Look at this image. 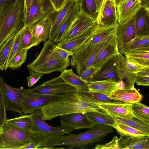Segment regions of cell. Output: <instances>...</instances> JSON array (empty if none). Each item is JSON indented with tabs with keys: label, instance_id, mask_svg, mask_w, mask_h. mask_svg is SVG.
<instances>
[{
	"label": "cell",
	"instance_id": "83f0119b",
	"mask_svg": "<svg viewBox=\"0 0 149 149\" xmlns=\"http://www.w3.org/2000/svg\"><path fill=\"white\" fill-rule=\"evenodd\" d=\"M139 49H149V35L135 37L123 48L118 50L121 54L130 51Z\"/></svg>",
	"mask_w": 149,
	"mask_h": 149
},
{
	"label": "cell",
	"instance_id": "d6986e66",
	"mask_svg": "<svg viewBox=\"0 0 149 149\" xmlns=\"http://www.w3.org/2000/svg\"><path fill=\"white\" fill-rule=\"evenodd\" d=\"M61 125L70 127L75 130L89 129L93 127L84 113L76 112L62 115L60 116Z\"/></svg>",
	"mask_w": 149,
	"mask_h": 149
},
{
	"label": "cell",
	"instance_id": "9a60e30c",
	"mask_svg": "<svg viewBox=\"0 0 149 149\" xmlns=\"http://www.w3.org/2000/svg\"><path fill=\"white\" fill-rule=\"evenodd\" d=\"M118 19L115 2L109 0L104 1L96 19L97 24L104 26L114 25L118 23Z\"/></svg>",
	"mask_w": 149,
	"mask_h": 149
},
{
	"label": "cell",
	"instance_id": "4fadbf2b",
	"mask_svg": "<svg viewBox=\"0 0 149 149\" xmlns=\"http://www.w3.org/2000/svg\"><path fill=\"white\" fill-rule=\"evenodd\" d=\"M108 79L118 83L120 81L117 54L114 55L104 63L90 81Z\"/></svg>",
	"mask_w": 149,
	"mask_h": 149
},
{
	"label": "cell",
	"instance_id": "91938a15",
	"mask_svg": "<svg viewBox=\"0 0 149 149\" xmlns=\"http://www.w3.org/2000/svg\"><path fill=\"white\" fill-rule=\"evenodd\" d=\"M105 0H104V1H105ZM110 0V1H113L115 2V0Z\"/></svg>",
	"mask_w": 149,
	"mask_h": 149
},
{
	"label": "cell",
	"instance_id": "8d00e7d4",
	"mask_svg": "<svg viewBox=\"0 0 149 149\" xmlns=\"http://www.w3.org/2000/svg\"><path fill=\"white\" fill-rule=\"evenodd\" d=\"M112 127L121 136L123 137H134L149 136L138 130L116 122Z\"/></svg>",
	"mask_w": 149,
	"mask_h": 149
},
{
	"label": "cell",
	"instance_id": "7a4b0ae2",
	"mask_svg": "<svg viewBox=\"0 0 149 149\" xmlns=\"http://www.w3.org/2000/svg\"><path fill=\"white\" fill-rule=\"evenodd\" d=\"M23 0H15L0 8V50L24 26Z\"/></svg>",
	"mask_w": 149,
	"mask_h": 149
},
{
	"label": "cell",
	"instance_id": "74e56055",
	"mask_svg": "<svg viewBox=\"0 0 149 149\" xmlns=\"http://www.w3.org/2000/svg\"><path fill=\"white\" fill-rule=\"evenodd\" d=\"M131 109L134 116L141 120L149 123V108L137 102L131 103Z\"/></svg>",
	"mask_w": 149,
	"mask_h": 149
},
{
	"label": "cell",
	"instance_id": "94428289",
	"mask_svg": "<svg viewBox=\"0 0 149 149\" xmlns=\"http://www.w3.org/2000/svg\"><path fill=\"white\" fill-rule=\"evenodd\" d=\"M1 128H0V134L1 133Z\"/></svg>",
	"mask_w": 149,
	"mask_h": 149
},
{
	"label": "cell",
	"instance_id": "7dc6e473",
	"mask_svg": "<svg viewBox=\"0 0 149 149\" xmlns=\"http://www.w3.org/2000/svg\"><path fill=\"white\" fill-rule=\"evenodd\" d=\"M54 50L58 57L62 60L67 59L70 56L73 54L65 50L58 47L56 44L54 47Z\"/></svg>",
	"mask_w": 149,
	"mask_h": 149
},
{
	"label": "cell",
	"instance_id": "6f0895ef",
	"mask_svg": "<svg viewBox=\"0 0 149 149\" xmlns=\"http://www.w3.org/2000/svg\"><path fill=\"white\" fill-rule=\"evenodd\" d=\"M123 0H115V3L116 5H117L120 1Z\"/></svg>",
	"mask_w": 149,
	"mask_h": 149
},
{
	"label": "cell",
	"instance_id": "db71d44e",
	"mask_svg": "<svg viewBox=\"0 0 149 149\" xmlns=\"http://www.w3.org/2000/svg\"><path fill=\"white\" fill-rule=\"evenodd\" d=\"M15 0H0V8L1 7L10 3Z\"/></svg>",
	"mask_w": 149,
	"mask_h": 149
},
{
	"label": "cell",
	"instance_id": "7bdbcfd3",
	"mask_svg": "<svg viewBox=\"0 0 149 149\" xmlns=\"http://www.w3.org/2000/svg\"><path fill=\"white\" fill-rule=\"evenodd\" d=\"M123 137L121 136L118 138L117 136H114L110 142L104 145H97L94 148L96 149H124Z\"/></svg>",
	"mask_w": 149,
	"mask_h": 149
},
{
	"label": "cell",
	"instance_id": "f5cc1de1",
	"mask_svg": "<svg viewBox=\"0 0 149 149\" xmlns=\"http://www.w3.org/2000/svg\"><path fill=\"white\" fill-rule=\"evenodd\" d=\"M137 76H149V66L146 67L137 73Z\"/></svg>",
	"mask_w": 149,
	"mask_h": 149
},
{
	"label": "cell",
	"instance_id": "f907efd6",
	"mask_svg": "<svg viewBox=\"0 0 149 149\" xmlns=\"http://www.w3.org/2000/svg\"><path fill=\"white\" fill-rule=\"evenodd\" d=\"M41 147V144L32 140L27 145L22 147L21 149H38Z\"/></svg>",
	"mask_w": 149,
	"mask_h": 149
},
{
	"label": "cell",
	"instance_id": "816d5d0a",
	"mask_svg": "<svg viewBox=\"0 0 149 149\" xmlns=\"http://www.w3.org/2000/svg\"><path fill=\"white\" fill-rule=\"evenodd\" d=\"M23 0L24 2V13L25 20L29 12L31 0Z\"/></svg>",
	"mask_w": 149,
	"mask_h": 149
},
{
	"label": "cell",
	"instance_id": "f35d334b",
	"mask_svg": "<svg viewBox=\"0 0 149 149\" xmlns=\"http://www.w3.org/2000/svg\"><path fill=\"white\" fill-rule=\"evenodd\" d=\"M20 31V48L28 50L34 47L33 38L30 26H23Z\"/></svg>",
	"mask_w": 149,
	"mask_h": 149
},
{
	"label": "cell",
	"instance_id": "5b68a950",
	"mask_svg": "<svg viewBox=\"0 0 149 149\" xmlns=\"http://www.w3.org/2000/svg\"><path fill=\"white\" fill-rule=\"evenodd\" d=\"M118 24L109 26L97 24L87 41L74 53V56L79 60L85 59L100 43L116 34Z\"/></svg>",
	"mask_w": 149,
	"mask_h": 149
},
{
	"label": "cell",
	"instance_id": "603a6c76",
	"mask_svg": "<svg viewBox=\"0 0 149 149\" xmlns=\"http://www.w3.org/2000/svg\"><path fill=\"white\" fill-rule=\"evenodd\" d=\"M118 89V82L110 79L90 81L88 85L89 90L103 94L109 97L113 92Z\"/></svg>",
	"mask_w": 149,
	"mask_h": 149
},
{
	"label": "cell",
	"instance_id": "d6a6232c",
	"mask_svg": "<svg viewBox=\"0 0 149 149\" xmlns=\"http://www.w3.org/2000/svg\"><path fill=\"white\" fill-rule=\"evenodd\" d=\"M92 32L71 40L60 42L57 45L60 48L74 54L86 42Z\"/></svg>",
	"mask_w": 149,
	"mask_h": 149
},
{
	"label": "cell",
	"instance_id": "b9f144b4",
	"mask_svg": "<svg viewBox=\"0 0 149 149\" xmlns=\"http://www.w3.org/2000/svg\"><path fill=\"white\" fill-rule=\"evenodd\" d=\"M20 36L19 30L15 34L13 42L10 49L7 58L5 70L8 68L9 64L15 55L21 49L20 47Z\"/></svg>",
	"mask_w": 149,
	"mask_h": 149
},
{
	"label": "cell",
	"instance_id": "2e32d148",
	"mask_svg": "<svg viewBox=\"0 0 149 149\" xmlns=\"http://www.w3.org/2000/svg\"><path fill=\"white\" fill-rule=\"evenodd\" d=\"M134 17L118 24L116 35L118 50L123 48L135 37Z\"/></svg>",
	"mask_w": 149,
	"mask_h": 149
},
{
	"label": "cell",
	"instance_id": "7402d4cb",
	"mask_svg": "<svg viewBox=\"0 0 149 149\" xmlns=\"http://www.w3.org/2000/svg\"><path fill=\"white\" fill-rule=\"evenodd\" d=\"M109 97L125 103H133L140 102L143 96L134 87L129 90L118 89L113 92Z\"/></svg>",
	"mask_w": 149,
	"mask_h": 149
},
{
	"label": "cell",
	"instance_id": "4316f807",
	"mask_svg": "<svg viewBox=\"0 0 149 149\" xmlns=\"http://www.w3.org/2000/svg\"><path fill=\"white\" fill-rule=\"evenodd\" d=\"M124 55L127 59L134 63L144 67L149 66V49H135Z\"/></svg>",
	"mask_w": 149,
	"mask_h": 149
},
{
	"label": "cell",
	"instance_id": "f6af8a7d",
	"mask_svg": "<svg viewBox=\"0 0 149 149\" xmlns=\"http://www.w3.org/2000/svg\"><path fill=\"white\" fill-rule=\"evenodd\" d=\"M6 119V111L0 84V128L1 129L3 126Z\"/></svg>",
	"mask_w": 149,
	"mask_h": 149
},
{
	"label": "cell",
	"instance_id": "5bb4252c",
	"mask_svg": "<svg viewBox=\"0 0 149 149\" xmlns=\"http://www.w3.org/2000/svg\"><path fill=\"white\" fill-rule=\"evenodd\" d=\"M52 15L30 25L34 46L49 39L52 27Z\"/></svg>",
	"mask_w": 149,
	"mask_h": 149
},
{
	"label": "cell",
	"instance_id": "30bf717a",
	"mask_svg": "<svg viewBox=\"0 0 149 149\" xmlns=\"http://www.w3.org/2000/svg\"><path fill=\"white\" fill-rule=\"evenodd\" d=\"M29 89L31 92L45 95H64L77 90L74 86L65 82L60 76Z\"/></svg>",
	"mask_w": 149,
	"mask_h": 149
},
{
	"label": "cell",
	"instance_id": "ba28073f",
	"mask_svg": "<svg viewBox=\"0 0 149 149\" xmlns=\"http://www.w3.org/2000/svg\"><path fill=\"white\" fill-rule=\"evenodd\" d=\"M120 81L119 89L129 90L134 88L138 72L146 67L134 63L127 59L119 52L117 54Z\"/></svg>",
	"mask_w": 149,
	"mask_h": 149
},
{
	"label": "cell",
	"instance_id": "680465c9",
	"mask_svg": "<svg viewBox=\"0 0 149 149\" xmlns=\"http://www.w3.org/2000/svg\"><path fill=\"white\" fill-rule=\"evenodd\" d=\"M75 3H79L81 0H72Z\"/></svg>",
	"mask_w": 149,
	"mask_h": 149
},
{
	"label": "cell",
	"instance_id": "484cf974",
	"mask_svg": "<svg viewBox=\"0 0 149 149\" xmlns=\"http://www.w3.org/2000/svg\"><path fill=\"white\" fill-rule=\"evenodd\" d=\"M116 37V34L100 43L82 63L75 69L78 74L80 75L86 69L91 66L100 52Z\"/></svg>",
	"mask_w": 149,
	"mask_h": 149
},
{
	"label": "cell",
	"instance_id": "8992f818",
	"mask_svg": "<svg viewBox=\"0 0 149 149\" xmlns=\"http://www.w3.org/2000/svg\"><path fill=\"white\" fill-rule=\"evenodd\" d=\"M0 137L3 147L2 149H21L32 140L31 131L21 129L5 123L1 128Z\"/></svg>",
	"mask_w": 149,
	"mask_h": 149
},
{
	"label": "cell",
	"instance_id": "4dcf8cb0",
	"mask_svg": "<svg viewBox=\"0 0 149 149\" xmlns=\"http://www.w3.org/2000/svg\"><path fill=\"white\" fill-rule=\"evenodd\" d=\"M104 0H81L80 2L81 10L96 19Z\"/></svg>",
	"mask_w": 149,
	"mask_h": 149
},
{
	"label": "cell",
	"instance_id": "277c9868",
	"mask_svg": "<svg viewBox=\"0 0 149 149\" xmlns=\"http://www.w3.org/2000/svg\"><path fill=\"white\" fill-rule=\"evenodd\" d=\"M31 114L33 121V126L31 131L33 134L32 140L40 143L41 147L52 139L65 134H69L75 130L70 127L61 125L55 127L49 125L43 118L41 109L33 111Z\"/></svg>",
	"mask_w": 149,
	"mask_h": 149
},
{
	"label": "cell",
	"instance_id": "9f6ffc18",
	"mask_svg": "<svg viewBox=\"0 0 149 149\" xmlns=\"http://www.w3.org/2000/svg\"><path fill=\"white\" fill-rule=\"evenodd\" d=\"M3 147V144L2 142L0 137V149H2Z\"/></svg>",
	"mask_w": 149,
	"mask_h": 149
},
{
	"label": "cell",
	"instance_id": "681fc988",
	"mask_svg": "<svg viewBox=\"0 0 149 149\" xmlns=\"http://www.w3.org/2000/svg\"><path fill=\"white\" fill-rule=\"evenodd\" d=\"M135 82L137 85L148 86L149 76H137Z\"/></svg>",
	"mask_w": 149,
	"mask_h": 149
},
{
	"label": "cell",
	"instance_id": "f1b7e54d",
	"mask_svg": "<svg viewBox=\"0 0 149 149\" xmlns=\"http://www.w3.org/2000/svg\"><path fill=\"white\" fill-rule=\"evenodd\" d=\"M112 116L116 122L126 125L149 135V123L143 122L136 117L132 118H127Z\"/></svg>",
	"mask_w": 149,
	"mask_h": 149
},
{
	"label": "cell",
	"instance_id": "1f68e13d",
	"mask_svg": "<svg viewBox=\"0 0 149 149\" xmlns=\"http://www.w3.org/2000/svg\"><path fill=\"white\" fill-rule=\"evenodd\" d=\"M85 98L88 102L94 104H99L124 103L113 100L103 94L92 91L89 90H83Z\"/></svg>",
	"mask_w": 149,
	"mask_h": 149
},
{
	"label": "cell",
	"instance_id": "11a10c76",
	"mask_svg": "<svg viewBox=\"0 0 149 149\" xmlns=\"http://www.w3.org/2000/svg\"><path fill=\"white\" fill-rule=\"evenodd\" d=\"M143 6L149 7V0H140Z\"/></svg>",
	"mask_w": 149,
	"mask_h": 149
},
{
	"label": "cell",
	"instance_id": "e0dca14e",
	"mask_svg": "<svg viewBox=\"0 0 149 149\" xmlns=\"http://www.w3.org/2000/svg\"><path fill=\"white\" fill-rule=\"evenodd\" d=\"M81 9L80 3L72 2L59 25L51 41L57 44L61 42L66 30Z\"/></svg>",
	"mask_w": 149,
	"mask_h": 149
},
{
	"label": "cell",
	"instance_id": "60d3db41",
	"mask_svg": "<svg viewBox=\"0 0 149 149\" xmlns=\"http://www.w3.org/2000/svg\"><path fill=\"white\" fill-rule=\"evenodd\" d=\"M27 51L26 49H21L13 57L8 68L15 69L20 67L26 59Z\"/></svg>",
	"mask_w": 149,
	"mask_h": 149
},
{
	"label": "cell",
	"instance_id": "836d02e7",
	"mask_svg": "<svg viewBox=\"0 0 149 149\" xmlns=\"http://www.w3.org/2000/svg\"><path fill=\"white\" fill-rule=\"evenodd\" d=\"M5 123L21 129L31 131L33 126V121L31 113L14 118L7 119Z\"/></svg>",
	"mask_w": 149,
	"mask_h": 149
},
{
	"label": "cell",
	"instance_id": "52a82bcc",
	"mask_svg": "<svg viewBox=\"0 0 149 149\" xmlns=\"http://www.w3.org/2000/svg\"><path fill=\"white\" fill-rule=\"evenodd\" d=\"M97 24L96 19L85 13L81 9L66 30L60 42L71 40L91 33Z\"/></svg>",
	"mask_w": 149,
	"mask_h": 149
},
{
	"label": "cell",
	"instance_id": "3957f363",
	"mask_svg": "<svg viewBox=\"0 0 149 149\" xmlns=\"http://www.w3.org/2000/svg\"><path fill=\"white\" fill-rule=\"evenodd\" d=\"M55 43L48 40L36 58L27 65L29 71L32 70L43 74L54 72H61L70 64L69 58L66 60L60 58L54 50Z\"/></svg>",
	"mask_w": 149,
	"mask_h": 149
},
{
	"label": "cell",
	"instance_id": "bcb514c9",
	"mask_svg": "<svg viewBox=\"0 0 149 149\" xmlns=\"http://www.w3.org/2000/svg\"><path fill=\"white\" fill-rule=\"evenodd\" d=\"M29 75L27 77L28 86L31 87L34 85L41 78L43 74L34 71H30Z\"/></svg>",
	"mask_w": 149,
	"mask_h": 149
},
{
	"label": "cell",
	"instance_id": "6125c7cd",
	"mask_svg": "<svg viewBox=\"0 0 149 149\" xmlns=\"http://www.w3.org/2000/svg\"><path fill=\"white\" fill-rule=\"evenodd\" d=\"M1 69H0V71Z\"/></svg>",
	"mask_w": 149,
	"mask_h": 149
},
{
	"label": "cell",
	"instance_id": "cb8c5ba5",
	"mask_svg": "<svg viewBox=\"0 0 149 149\" xmlns=\"http://www.w3.org/2000/svg\"><path fill=\"white\" fill-rule=\"evenodd\" d=\"M60 76L65 82L74 86L77 90H88L90 81L81 78L71 69L63 70Z\"/></svg>",
	"mask_w": 149,
	"mask_h": 149
},
{
	"label": "cell",
	"instance_id": "e575fe53",
	"mask_svg": "<svg viewBox=\"0 0 149 149\" xmlns=\"http://www.w3.org/2000/svg\"><path fill=\"white\" fill-rule=\"evenodd\" d=\"M125 137V149H149V136L141 137Z\"/></svg>",
	"mask_w": 149,
	"mask_h": 149
},
{
	"label": "cell",
	"instance_id": "ac0fdd59",
	"mask_svg": "<svg viewBox=\"0 0 149 149\" xmlns=\"http://www.w3.org/2000/svg\"><path fill=\"white\" fill-rule=\"evenodd\" d=\"M143 6L140 0L122 1L116 5L118 23L133 17Z\"/></svg>",
	"mask_w": 149,
	"mask_h": 149
},
{
	"label": "cell",
	"instance_id": "44dd1931",
	"mask_svg": "<svg viewBox=\"0 0 149 149\" xmlns=\"http://www.w3.org/2000/svg\"><path fill=\"white\" fill-rule=\"evenodd\" d=\"M97 104L111 116L127 118L135 117L132 112L131 103H102Z\"/></svg>",
	"mask_w": 149,
	"mask_h": 149
},
{
	"label": "cell",
	"instance_id": "f546056e",
	"mask_svg": "<svg viewBox=\"0 0 149 149\" xmlns=\"http://www.w3.org/2000/svg\"><path fill=\"white\" fill-rule=\"evenodd\" d=\"M84 114L94 125L102 124L113 127L116 123L114 118L109 114L93 111L85 112Z\"/></svg>",
	"mask_w": 149,
	"mask_h": 149
},
{
	"label": "cell",
	"instance_id": "6da1fadb",
	"mask_svg": "<svg viewBox=\"0 0 149 149\" xmlns=\"http://www.w3.org/2000/svg\"><path fill=\"white\" fill-rule=\"evenodd\" d=\"M41 109L45 120H51L63 114L76 112L93 111L108 114L97 104L87 102L83 90L67 93Z\"/></svg>",
	"mask_w": 149,
	"mask_h": 149
},
{
	"label": "cell",
	"instance_id": "ee69618b",
	"mask_svg": "<svg viewBox=\"0 0 149 149\" xmlns=\"http://www.w3.org/2000/svg\"><path fill=\"white\" fill-rule=\"evenodd\" d=\"M99 69L100 68L91 66L78 75L82 79L90 81Z\"/></svg>",
	"mask_w": 149,
	"mask_h": 149
},
{
	"label": "cell",
	"instance_id": "9c48e42d",
	"mask_svg": "<svg viewBox=\"0 0 149 149\" xmlns=\"http://www.w3.org/2000/svg\"><path fill=\"white\" fill-rule=\"evenodd\" d=\"M63 95H45L30 92L24 89L21 96V104L25 115L31 113L33 111L42 108L62 96Z\"/></svg>",
	"mask_w": 149,
	"mask_h": 149
},
{
	"label": "cell",
	"instance_id": "7c38bea8",
	"mask_svg": "<svg viewBox=\"0 0 149 149\" xmlns=\"http://www.w3.org/2000/svg\"><path fill=\"white\" fill-rule=\"evenodd\" d=\"M55 10L49 0H31L24 26L31 25L52 15Z\"/></svg>",
	"mask_w": 149,
	"mask_h": 149
},
{
	"label": "cell",
	"instance_id": "ffe728a7",
	"mask_svg": "<svg viewBox=\"0 0 149 149\" xmlns=\"http://www.w3.org/2000/svg\"><path fill=\"white\" fill-rule=\"evenodd\" d=\"M134 18L135 37L149 35V7L143 6Z\"/></svg>",
	"mask_w": 149,
	"mask_h": 149
},
{
	"label": "cell",
	"instance_id": "d4e9b609",
	"mask_svg": "<svg viewBox=\"0 0 149 149\" xmlns=\"http://www.w3.org/2000/svg\"><path fill=\"white\" fill-rule=\"evenodd\" d=\"M118 52L116 38L101 50L95 58L91 66L100 68L106 61Z\"/></svg>",
	"mask_w": 149,
	"mask_h": 149
},
{
	"label": "cell",
	"instance_id": "ab89813d",
	"mask_svg": "<svg viewBox=\"0 0 149 149\" xmlns=\"http://www.w3.org/2000/svg\"><path fill=\"white\" fill-rule=\"evenodd\" d=\"M15 34L8 40L0 50V69L1 70H5L7 58L10 49L13 42Z\"/></svg>",
	"mask_w": 149,
	"mask_h": 149
},
{
	"label": "cell",
	"instance_id": "8fae6325",
	"mask_svg": "<svg viewBox=\"0 0 149 149\" xmlns=\"http://www.w3.org/2000/svg\"><path fill=\"white\" fill-rule=\"evenodd\" d=\"M0 84L3 93L6 111H11L22 115L23 109L21 104V96L24 88L12 87L6 84L0 77Z\"/></svg>",
	"mask_w": 149,
	"mask_h": 149
},
{
	"label": "cell",
	"instance_id": "c3c4849f",
	"mask_svg": "<svg viewBox=\"0 0 149 149\" xmlns=\"http://www.w3.org/2000/svg\"><path fill=\"white\" fill-rule=\"evenodd\" d=\"M55 11L58 12L63 7L68 0H49Z\"/></svg>",
	"mask_w": 149,
	"mask_h": 149
},
{
	"label": "cell",
	"instance_id": "d590c367",
	"mask_svg": "<svg viewBox=\"0 0 149 149\" xmlns=\"http://www.w3.org/2000/svg\"><path fill=\"white\" fill-rule=\"evenodd\" d=\"M73 1L72 0H68L60 10L58 12L55 11L52 14V27L49 40L51 41L59 25Z\"/></svg>",
	"mask_w": 149,
	"mask_h": 149
}]
</instances>
